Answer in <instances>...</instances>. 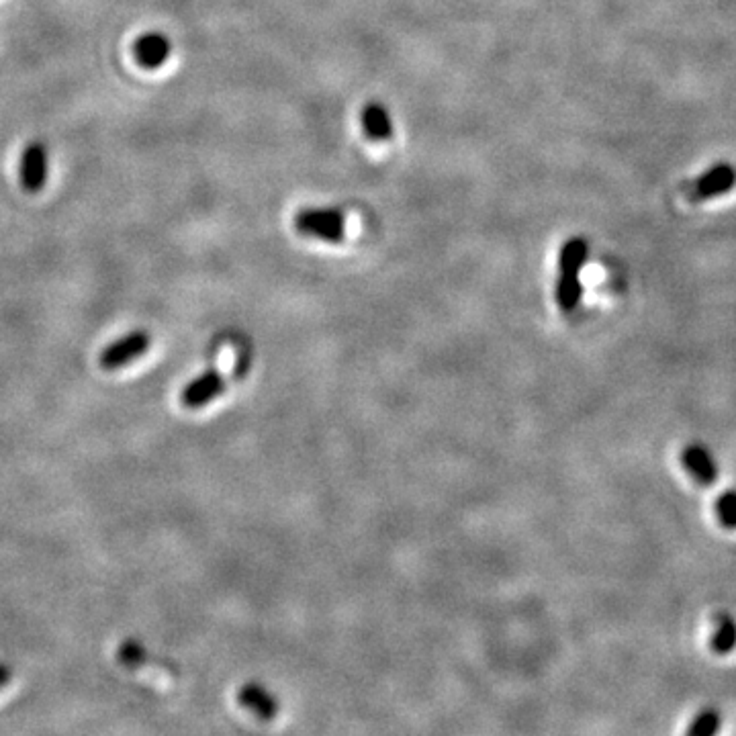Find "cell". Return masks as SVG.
<instances>
[{"instance_id":"6da1fadb","label":"cell","mask_w":736,"mask_h":736,"mask_svg":"<svg viewBox=\"0 0 736 736\" xmlns=\"http://www.w3.org/2000/svg\"><path fill=\"white\" fill-rule=\"evenodd\" d=\"M293 225L297 234L305 238H315L330 244H340L346 240V215L334 207L301 209L295 215Z\"/></svg>"},{"instance_id":"7a4b0ae2","label":"cell","mask_w":736,"mask_h":736,"mask_svg":"<svg viewBox=\"0 0 736 736\" xmlns=\"http://www.w3.org/2000/svg\"><path fill=\"white\" fill-rule=\"evenodd\" d=\"M150 348H152L150 332L142 328L131 330L103 348V352L99 354V366L103 371H119V368L135 362L137 358H142Z\"/></svg>"},{"instance_id":"3957f363","label":"cell","mask_w":736,"mask_h":736,"mask_svg":"<svg viewBox=\"0 0 736 736\" xmlns=\"http://www.w3.org/2000/svg\"><path fill=\"white\" fill-rule=\"evenodd\" d=\"M19 178L23 189L29 193H39L50 178V148L43 140H31L19 162Z\"/></svg>"},{"instance_id":"277c9868","label":"cell","mask_w":736,"mask_h":736,"mask_svg":"<svg viewBox=\"0 0 736 736\" xmlns=\"http://www.w3.org/2000/svg\"><path fill=\"white\" fill-rule=\"evenodd\" d=\"M225 391V379L215 368H207L191 379L180 391V403L187 409H201L215 401Z\"/></svg>"},{"instance_id":"5b68a950","label":"cell","mask_w":736,"mask_h":736,"mask_svg":"<svg viewBox=\"0 0 736 736\" xmlns=\"http://www.w3.org/2000/svg\"><path fill=\"white\" fill-rule=\"evenodd\" d=\"M135 62L146 70H160L172 56V39L164 31H146L133 43Z\"/></svg>"},{"instance_id":"8992f818","label":"cell","mask_w":736,"mask_h":736,"mask_svg":"<svg viewBox=\"0 0 736 736\" xmlns=\"http://www.w3.org/2000/svg\"><path fill=\"white\" fill-rule=\"evenodd\" d=\"M734 187H736V168L730 166L728 162H720L698 176L692 195L696 201H708L730 193Z\"/></svg>"},{"instance_id":"52a82bcc","label":"cell","mask_w":736,"mask_h":736,"mask_svg":"<svg viewBox=\"0 0 736 736\" xmlns=\"http://www.w3.org/2000/svg\"><path fill=\"white\" fill-rule=\"evenodd\" d=\"M681 467L698 485H712L718 479V465L704 444H689L681 450Z\"/></svg>"},{"instance_id":"ba28073f","label":"cell","mask_w":736,"mask_h":736,"mask_svg":"<svg viewBox=\"0 0 736 736\" xmlns=\"http://www.w3.org/2000/svg\"><path fill=\"white\" fill-rule=\"evenodd\" d=\"M364 135L371 142H387L393 137V121L381 103H368L360 113Z\"/></svg>"},{"instance_id":"9c48e42d","label":"cell","mask_w":736,"mask_h":736,"mask_svg":"<svg viewBox=\"0 0 736 736\" xmlns=\"http://www.w3.org/2000/svg\"><path fill=\"white\" fill-rule=\"evenodd\" d=\"M238 700L244 708H248L250 712H254L256 716H260L264 720H272L276 716V712H279V704H276L274 696L260 683L242 685Z\"/></svg>"},{"instance_id":"30bf717a","label":"cell","mask_w":736,"mask_h":736,"mask_svg":"<svg viewBox=\"0 0 736 736\" xmlns=\"http://www.w3.org/2000/svg\"><path fill=\"white\" fill-rule=\"evenodd\" d=\"M710 649L720 657H726L736 649V620L730 614L722 612L714 618Z\"/></svg>"},{"instance_id":"8fae6325","label":"cell","mask_w":736,"mask_h":736,"mask_svg":"<svg viewBox=\"0 0 736 736\" xmlns=\"http://www.w3.org/2000/svg\"><path fill=\"white\" fill-rule=\"evenodd\" d=\"M555 299H557V305L565 313H571L579 307V303L583 299V285H581L579 274L559 272L557 287H555Z\"/></svg>"},{"instance_id":"7c38bea8","label":"cell","mask_w":736,"mask_h":736,"mask_svg":"<svg viewBox=\"0 0 736 736\" xmlns=\"http://www.w3.org/2000/svg\"><path fill=\"white\" fill-rule=\"evenodd\" d=\"M589 256V244L583 238H569L559 252V272L581 274Z\"/></svg>"},{"instance_id":"4fadbf2b","label":"cell","mask_w":736,"mask_h":736,"mask_svg":"<svg viewBox=\"0 0 736 736\" xmlns=\"http://www.w3.org/2000/svg\"><path fill=\"white\" fill-rule=\"evenodd\" d=\"M722 724H724L722 712L714 706H706L692 718V722H689L685 736H718Z\"/></svg>"},{"instance_id":"5bb4252c","label":"cell","mask_w":736,"mask_h":736,"mask_svg":"<svg viewBox=\"0 0 736 736\" xmlns=\"http://www.w3.org/2000/svg\"><path fill=\"white\" fill-rule=\"evenodd\" d=\"M714 512L722 528L736 530V489H726L716 497Z\"/></svg>"},{"instance_id":"9a60e30c","label":"cell","mask_w":736,"mask_h":736,"mask_svg":"<svg viewBox=\"0 0 736 736\" xmlns=\"http://www.w3.org/2000/svg\"><path fill=\"white\" fill-rule=\"evenodd\" d=\"M119 659H121V663H125V665H129V667H133V665H137V663L146 659V651L142 649V644H140V642L127 640V642L123 644V647L119 649Z\"/></svg>"},{"instance_id":"2e32d148","label":"cell","mask_w":736,"mask_h":736,"mask_svg":"<svg viewBox=\"0 0 736 736\" xmlns=\"http://www.w3.org/2000/svg\"><path fill=\"white\" fill-rule=\"evenodd\" d=\"M11 679V669L7 665L0 663V689H3Z\"/></svg>"}]
</instances>
